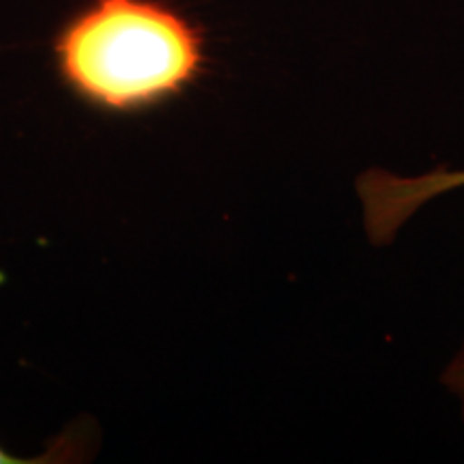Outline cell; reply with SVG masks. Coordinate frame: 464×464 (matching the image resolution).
<instances>
[{
    "mask_svg": "<svg viewBox=\"0 0 464 464\" xmlns=\"http://www.w3.org/2000/svg\"><path fill=\"white\" fill-rule=\"evenodd\" d=\"M52 460H54V458H52L50 451L48 454H44V458H20L0 448V464H31V462H52Z\"/></svg>",
    "mask_w": 464,
    "mask_h": 464,
    "instance_id": "cell-4",
    "label": "cell"
},
{
    "mask_svg": "<svg viewBox=\"0 0 464 464\" xmlns=\"http://www.w3.org/2000/svg\"><path fill=\"white\" fill-rule=\"evenodd\" d=\"M456 189H464V168L434 166L413 177L379 166L368 168L355 181L365 239L374 247H387L423 205Z\"/></svg>",
    "mask_w": 464,
    "mask_h": 464,
    "instance_id": "cell-2",
    "label": "cell"
},
{
    "mask_svg": "<svg viewBox=\"0 0 464 464\" xmlns=\"http://www.w3.org/2000/svg\"><path fill=\"white\" fill-rule=\"evenodd\" d=\"M54 67L78 100L138 114L188 91L205 69V37L161 0H89L52 44Z\"/></svg>",
    "mask_w": 464,
    "mask_h": 464,
    "instance_id": "cell-1",
    "label": "cell"
},
{
    "mask_svg": "<svg viewBox=\"0 0 464 464\" xmlns=\"http://www.w3.org/2000/svg\"><path fill=\"white\" fill-rule=\"evenodd\" d=\"M440 382H443L445 390L458 400V404H460L462 421H464V342L456 351V355L450 359V363L445 365L443 374H440Z\"/></svg>",
    "mask_w": 464,
    "mask_h": 464,
    "instance_id": "cell-3",
    "label": "cell"
}]
</instances>
